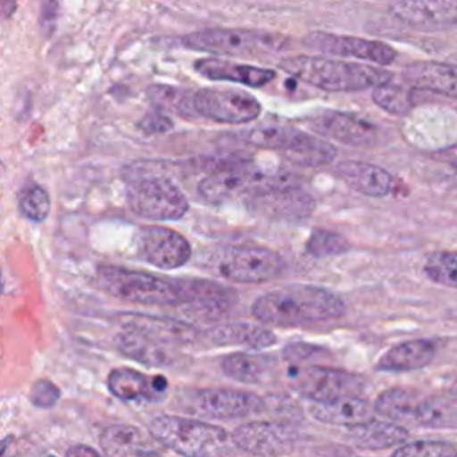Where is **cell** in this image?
<instances>
[{
	"label": "cell",
	"instance_id": "cell-22",
	"mask_svg": "<svg viewBox=\"0 0 457 457\" xmlns=\"http://www.w3.org/2000/svg\"><path fill=\"white\" fill-rule=\"evenodd\" d=\"M107 387L112 396L123 402L134 400H155L168 389L164 375L148 377L132 368H114L107 375Z\"/></svg>",
	"mask_w": 457,
	"mask_h": 457
},
{
	"label": "cell",
	"instance_id": "cell-5",
	"mask_svg": "<svg viewBox=\"0 0 457 457\" xmlns=\"http://www.w3.org/2000/svg\"><path fill=\"white\" fill-rule=\"evenodd\" d=\"M180 43L187 48L211 52L216 55L261 57L284 50L287 46V37L275 32L253 29L211 27L184 36Z\"/></svg>",
	"mask_w": 457,
	"mask_h": 457
},
{
	"label": "cell",
	"instance_id": "cell-43",
	"mask_svg": "<svg viewBox=\"0 0 457 457\" xmlns=\"http://www.w3.org/2000/svg\"><path fill=\"white\" fill-rule=\"evenodd\" d=\"M16 9V0H0V14L5 18V16H11Z\"/></svg>",
	"mask_w": 457,
	"mask_h": 457
},
{
	"label": "cell",
	"instance_id": "cell-29",
	"mask_svg": "<svg viewBox=\"0 0 457 457\" xmlns=\"http://www.w3.org/2000/svg\"><path fill=\"white\" fill-rule=\"evenodd\" d=\"M348 428V439L359 450H386L391 446H400L409 439L407 427L389 420L382 421L370 418Z\"/></svg>",
	"mask_w": 457,
	"mask_h": 457
},
{
	"label": "cell",
	"instance_id": "cell-38",
	"mask_svg": "<svg viewBox=\"0 0 457 457\" xmlns=\"http://www.w3.org/2000/svg\"><path fill=\"white\" fill-rule=\"evenodd\" d=\"M59 396H61L59 387H57L54 382L46 380V378L36 380V382L32 384V387H30V393H29L30 403L36 405V407H39V409H50V407H54V405L57 403Z\"/></svg>",
	"mask_w": 457,
	"mask_h": 457
},
{
	"label": "cell",
	"instance_id": "cell-33",
	"mask_svg": "<svg viewBox=\"0 0 457 457\" xmlns=\"http://www.w3.org/2000/svg\"><path fill=\"white\" fill-rule=\"evenodd\" d=\"M423 271L432 282L457 289V252L439 250L428 253Z\"/></svg>",
	"mask_w": 457,
	"mask_h": 457
},
{
	"label": "cell",
	"instance_id": "cell-7",
	"mask_svg": "<svg viewBox=\"0 0 457 457\" xmlns=\"http://www.w3.org/2000/svg\"><path fill=\"white\" fill-rule=\"evenodd\" d=\"M216 273L230 282L259 284L282 275L284 259L271 248L259 245H230L214 257Z\"/></svg>",
	"mask_w": 457,
	"mask_h": 457
},
{
	"label": "cell",
	"instance_id": "cell-17",
	"mask_svg": "<svg viewBox=\"0 0 457 457\" xmlns=\"http://www.w3.org/2000/svg\"><path fill=\"white\" fill-rule=\"evenodd\" d=\"M393 14L414 30H446L457 25V0H396Z\"/></svg>",
	"mask_w": 457,
	"mask_h": 457
},
{
	"label": "cell",
	"instance_id": "cell-25",
	"mask_svg": "<svg viewBox=\"0 0 457 457\" xmlns=\"http://www.w3.org/2000/svg\"><path fill=\"white\" fill-rule=\"evenodd\" d=\"M205 343L218 346H245L250 350H264L277 343V336L261 325L248 321H228L204 330Z\"/></svg>",
	"mask_w": 457,
	"mask_h": 457
},
{
	"label": "cell",
	"instance_id": "cell-18",
	"mask_svg": "<svg viewBox=\"0 0 457 457\" xmlns=\"http://www.w3.org/2000/svg\"><path fill=\"white\" fill-rule=\"evenodd\" d=\"M252 209L280 220H302L307 218L314 207L312 198L298 189L295 184L262 187L250 196Z\"/></svg>",
	"mask_w": 457,
	"mask_h": 457
},
{
	"label": "cell",
	"instance_id": "cell-21",
	"mask_svg": "<svg viewBox=\"0 0 457 457\" xmlns=\"http://www.w3.org/2000/svg\"><path fill=\"white\" fill-rule=\"evenodd\" d=\"M120 321L125 328L139 330V332L152 336V337H155L162 343H168L171 346H187V345L205 343L204 330L196 328L191 323L180 321V320L129 312L127 316H121Z\"/></svg>",
	"mask_w": 457,
	"mask_h": 457
},
{
	"label": "cell",
	"instance_id": "cell-36",
	"mask_svg": "<svg viewBox=\"0 0 457 457\" xmlns=\"http://www.w3.org/2000/svg\"><path fill=\"white\" fill-rule=\"evenodd\" d=\"M18 209L23 218L30 221H43L50 212V195L37 184L29 186L20 193Z\"/></svg>",
	"mask_w": 457,
	"mask_h": 457
},
{
	"label": "cell",
	"instance_id": "cell-26",
	"mask_svg": "<svg viewBox=\"0 0 457 457\" xmlns=\"http://www.w3.org/2000/svg\"><path fill=\"white\" fill-rule=\"evenodd\" d=\"M437 353V345L432 339H409L386 350L377 361L378 371L405 373L428 366Z\"/></svg>",
	"mask_w": 457,
	"mask_h": 457
},
{
	"label": "cell",
	"instance_id": "cell-20",
	"mask_svg": "<svg viewBox=\"0 0 457 457\" xmlns=\"http://www.w3.org/2000/svg\"><path fill=\"white\" fill-rule=\"evenodd\" d=\"M114 345L125 357L150 366V368H170L180 362V353L175 346L162 343L152 336H146L134 328H125L114 336Z\"/></svg>",
	"mask_w": 457,
	"mask_h": 457
},
{
	"label": "cell",
	"instance_id": "cell-16",
	"mask_svg": "<svg viewBox=\"0 0 457 457\" xmlns=\"http://www.w3.org/2000/svg\"><path fill=\"white\" fill-rule=\"evenodd\" d=\"M232 443L253 455H284L291 453L296 436L291 428L273 421H250L232 432Z\"/></svg>",
	"mask_w": 457,
	"mask_h": 457
},
{
	"label": "cell",
	"instance_id": "cell-15",
	"mask_svg": "<svg viewBox=\"0 0 457 457\" xmlns=\"http://www.w3.org/2000/svg\"><path fill=\"white\" fill-rule=\"evenodd\" d=\"M373 407L375 412L400 425H437L443 416L428 400L402 387L382 391Z\"/></svg>",
	"mask_w": 457,
	"mask_h": 457
},
{
	"label": "cell",
	"instance_id": "cell-31",
	"mask_svg": "<svg viewBox=\"0 0 457 457\" xmlns=\"http://www.w3.org/2000/svg\"><path fill=\"white\" fill-rule=\"evenodd\" d=\"M220 366L223 373L243 384H259L266 378L271 368V361L266 355H253L246 352H236L221 357Z\"/></svg>",
	"mask_w": 457,
	"mask_h": 457
},
{
	"label": "cell",
	"instance_id": "cell-10",
	"mask_svg": "<svg viewBox=\"0 0 457 457\" xmlns=\"http://www.w3.org/2000/svg\"><path fill=\"white\" fill-rule=\"evenodd\" d=\"M195 111L198 116L218 123H250L259 118L262 107L255 96L239 89L204 87L193 95Z\"/></svg>",
	"mask_w": 457,
	"mask_h": 457
},
{
	"label": "cell",
	"instance_id": "cell-28",
	"mask_svg": "<svg viewBox=\"0 0 457 457\" xmlns=\"http://www.w3.org/2000/svg\"><path fill=\"white\" fill-rule=\"evenodd\" d=\"M311 416L327 425L352 427L373 418L375 407L361 395L341 396L330 402H314L309 409Z\"/></svg>",
	"mask_w": 457,
	"mask_h": 457
},
{
	"label": "cell",
	"instance_id": "cell-34",
	"mask_svg": "<svg viewBox=\"0 0 457 457\" xmlns=\"http://www.w3.org/2000/svg\"><path fill=\"white\" fill-rule=\"evenodd\" d=\"M193 95L191 91L186 89H179V87H171V86H152L148 87V96L152 98V102L162 109L168 111H175L182 116H189V114H196L195 111V104H193Z\"/></svg>",
	"mask_w": 457,
	"mask_h": 457
},
{
	"label": "cell",
	"instance_id": "cell-2",
	"mask_svg": "<svg viewBox=\"0 0 457 457\" xmlns=\"http://www.w3.org/2000/svg\"><path fill=\"white\" fill-rule=\"evenodd\" d=\"M278 68L291 77L323 91H361L389 82L393 73L364 62H350L320 55H289Z\"/></svg>",
	"mask_w": 457,
	"mask_h": 457
},
{
	"label": "cell",
	"instance_id": "cell-13",
	"mask_svg": "<svg viewBox=\"0 0 457 457\" xmlns=\"http://www.w3.org/2000/svg\"><path fill=\"white\" fill-rule=\"evenodd\" d=\"M266 180V175L246 161L221 164L204 177L198 184V195L204 202L220 204L239 193L255 191Z\"/></svg>",
	"mask_w": 457,
	"mask_h": 457
},
{
	"label": "cell",
	"instance_id": "cell-23",
	"mask_svg": "<svg viewBox=\"0 0 457 457\" xmlns=\"http://www.w3.org/2000/svg\"><path fill=\"white\" fill-rule=\"evenodd\" d=\"M195 70L211 80H228L250 87H262L275 79V71L262 66L232 62L220 57H204L195 61Z\"/></svg>",
	"mask_w": 457,
	"mask_h": 457
},
{
	"label": "cell",
	"instance_id": "cell-41",
	"mask_svg": "<svg viewBox=\"0 0 457 457\" xmlns=\"http://www.w3.org/2000/svg\"><path fill=\"white\" fill-rule=\"evenodd\" d=\"M66 453H68V455H77V457H80V455L98 457V455H100V452L95 450V448H91V446H71V448H68Z\"/></svg>",
	"mask_w": 457,
	"mask_h": 457
},
{
	"label": "cell",
	"instance_id": "cell-30",
	"mask_svg": "<svg viewBox=\"0 0 457 457\" xmlns=\"http://www.w3.org/2000/svg\"><path fill=\"white\" fill-rule=\"evenodd\" d=\"M150 437L132 425H111L100 434L102 452L112 457L123 455H155L159 450L152 443Z\"/></svg>",
	"mask_w": 457,
	"mask_h": 457
},
{
	"label": "cell",
	"instance_id": "cell-4",
	"mask_svg": "<svg viewBox=\"0 0 457 457\" xmlns=\"http://www.w3.org/2000/svg\"><path fill=\"white\" fill-rule=\"evenodd\" d=\"M148 432L161 446L182 455H220L230 450L225 428L195 418L157 414L150 420Z\"/></svg>",
	"mask_w": 457,
	"mask_h": 457
},
{
	"label": "cell",
	"instance_id": "cell-37",
	"mask_svg": "<svg viewBox=\"0 0 457 457\" xmlns=\"http://www.w3.org/2000/svg\"><path fill=\"white\" fill-rule=\"evenodd\" d=\"M457 446L448 441L418 439L403 443L393 450V457H455Z\"/></svg>",
	"mask_w": 457,
	"mask_h": 457
},
{
	"label": "cell",
	"instance_id": "cell-6",
	"mask_svg": "<svg viewBox=\"0 0 457 457\" xmlns=\"http://www.w3.org/2000/svg\"><path fill=\"white\" fill-rule=\"evenodd\" d=\"M239 139L257 148L277 150L284 154L293 164L307 168L328 164L337 154L332 143L300 129L284 125L255 127L241 132Z\"/></svg>",
	"mask_w": 457,
	"mask_h": 457
},
{
	"label": "cell",
	"instance_id": "cell-40",
	"mask_svg": "<svg viewBox=\"0 0 457 457\" xmlns=\"http://www.w3.org/2000/svg\"><path fill=\"white\" fill-rule=\"evenodd\" d=\"M139 129L146 134H161L171 129V120L162 112H148L141 121Z\"/></svg>",
	"mask_w": 457,
	"mask_h": 457
},
{
	"label": "cell",
	"instance_id": "cell-24",
	"mask_svg": "<svg viewBox=\"0 0 457 457\" xmlns=\"http://www.w3.org/2000/svg\"><path fill=\"white\" fill-rule=\"evenodd\" d=\"M336 173L352 189L373 198L389 195L395 184L393 175L387 170L366 161H355V159L341 161L336 166Z\"/></svg>",
	"mask_w": 457,
	"mask_h": 457
},
{
	"label": "cell",
	"instance_id": "cell-32",
	"mask_svg": "<svg viewBox=\"0 0 457 457\" xmlns=\"http://www.w3.org/2000/svg\"><path fill=\"white\" fill-rule=\"evenodd\" d=\"M371 98L380 109L396 116L407 114L414 107V98L411 89L393 84L391 80L371 87Z\"/></svg>",
	"mask_w": 457,
	"mask_h": 457
},
{
	"label": "cell",
	"instance_id": "cell-9",
	"mask_svg": "<svg viewBox=\"0 0 457 457\" xmlns=\"http://www.w3.org/2000/svg\"><path fill=\"white\" fill-rule=\"evenodd\" d=\"M291 387L311 402H330L341 396L361 395L362 377L328 366H307L291 373Z\"/></svg>",
	"mask_w": 457,
	"mask_h": 457
},
{
	"label": "cell",
	"instance_id": "cell-45",
	"mask_svg": "<svg viewBox=\"0 0 457 457\" xmlns=\"http://www.w3.org/2000/svg\"><path fill=\"white\" fill-rule=\"evenodd\" d=\"M4 293V278H2V271H0V295Z\"/></svg>",
	"mask_w": 457,
	"mask_h": 457
},
{
	"label": "cell",
	"instance_id": "cell-19",
	"mask_svg": "<svg viewBox=\"0 0 457 457\" xmlns=\"http://www.w3.org/2000/svg\"><path fill=\"white\" fill-rule=\"evenodd\" d=\"M309 125L316 134L352 146L371 145L377 139V127L350 112L325 111L312 116Z\"/></svg>",
	"mask_w": 457,
	"mask_h": 457
},
{
	"label": "cell",
	"instance_id": "cell-1",
	"mask_svg": "<svg viewBox=\"0 0 457 457\" xmlns=\"http://www.w3.org/2000/svg\"><path fill=\"white\" fill-rule=\"evenodd\" d=\"M346 305L339 295L327 287L311 284H291L261 295L252 314L262 325L271 327H307L345 314Z\"/></svg>",
	"mask_w": 457,
	"mask_h": 457
},
{
	"label": "cell",
	"instance_id": "cell-42",
	"mask_svg": "<svg viewBox=\"0 0 457 457\" xmlns=\"http://www.w3.org/2000/svg\"><path fill=\"white\" fill-rule=\"evenodd\" d=\"M439 157L446 162H452V164H457V143H453L452 146L445 148L439 152Z\"/></svg>",
	"mask_w": 457,
	"mask_h": 457
},
{
	"label": "cell",
	"instance_id": "cell-44",
	"mask_svg": "<svg viewBox=\"0 0 457 457\" xmlns=\"http://www.w3.org/2000/svg\"><path fill=\"white\" fill-rule=\"evenodd\" d=\"M11 439V437H9ZM9 439H2L0 441V455L5 452V448H7V445H9Z\"/></svg>",
	"mask_w": 457,
	"mask_h": 457
},
{
	"label": "cell",
	"instance_id": "cell-14",
	"mask_svg": "<svg viewBox=\"0 0 457 457\" xmlns=\"http://www.w3.org/2000/svg\"><path fill=\"white\" fill-rule=\"evenodd\" d=\"M137 253L143 261L161 270H175L191 259L189 241L177 230L166 227H141L136 237Z\"/></svg>",
	"mask_w": 457,
	"mask_h": 457
},
{
	"label": "cell",
	"instance_id": "cell-11",
	"mask_svg": "<svg viewBox=\"0 0 457 457\" xmlns=\"http://www.w3.org/2000/svg\"><path fill=\"white\" fill-rule=\"evenodd\" d=\"M303 45L311 50L337 55V57H353L364 62H373L378 66L391 64L396 59V50L382 41L366 39L357 36H341L332 32L316 30L303 37Z\"/></svg>",
	"mask_w": 457,
	"mask_h": 457
},
{
	"label": "cell",
	"instance_id": "cell-35",
	"mask_svg": "<svg viewBox=\"0 0 457 457\" xmlns=\"http://www.w3.org/2000/svg\"><path fill=\"white\" fill-rule=\"evenodd\" d=\"M348 250H350V243L345 236L332 230H325V228L312 230L305 241V252L316 259L341 255Z\"/></svg>",
	"mask_w": 457,
	"mask_h": 457
},
{
	"label": "cell",
	"instance_id": "cell-27",
	"mask_svg": "<svg viewBox=\"0 0 457 457\" xmlns=\"http://www.w3.org/2000/svg\"><path fill=\"white\" fill-rule=\"evenodd\" d=\"M403 80L418 89L457 98V64L420 61L403 68Z\"/></svg>",
	"mask_w": 457,
	"mask_h": 457
},
{
	"label": "cell",
	"instance_id": "cell-39",
	"mask_svg": "<svg viewBox=\"0 0 457 457\" xmlns=\"http://www.w3.org/2000/svg\"><path fill=\"white\" fill-rule=\"evenodd\" d=\"M61 0H39V25L46 34L54 32Z\"/></svg>",
	"mask_w": 457,
	"mask_h": 457
},
{
	"label": "cell",
	"instance_id": "cell-12",
	"mask_svg": "<svg viewBox=\"0 0 457 457\" xmlns=\"http://www.w3.org/2000/svg\"><path fill=\"white\" fill-rule=\"evenodd\" d=\"M189 403L193 411L207 418L234 420L248 414L261 412L264 409V398L245 389L232 387H207L189 393Z\"/></svg>",
	"mask_w": 457,
	"mask_h": 457
},
{
	"label": "cell",
	"instance_id": "cell-8",
	"mask_svg": "<svg viewBox=\"0 0 457 457\" xmlns=\"http://www.w3.org/2000/svg\"><path fill=\"white\" fill-rule=\"evenodd\" d=\"M130 211L145 220L177 221L189 209L186 195L164 177H145L132 182L127 189Z\"/></svg>",
	"mask_w": 457,
	"mask_h": 457
},
{
	"label": "cell",
	"instance_id": "cell-3",
	"mask_svg": "<svg viewBox=\"0 0 457 457\" xmlns=\"http://www.w3.org/2000/svg\"><path fill=\"white\" fill-rule=\"evenodd\" d=\"M96 280L107 295L123 302L143 305L184 303L180 278H166L146 271L104 264L96 270Z\"/></svg>",
	"mask_w": 457,
	"mask_h": 457
}]
</instances>
